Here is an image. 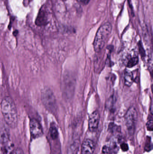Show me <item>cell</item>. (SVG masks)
Wrapping results in <instances>:
<instances>
[{
    "label": "cell",
    "mask_w": 153,
    "mask_h": 154,
    "mask_svg": "<svg viewBox=\"0 0 153 154\" xmlns=\"http://www.w3.org/2000/svg\"><path fill=\"white\" fill-rule=\"evenodd\" d=\"M137 117L138 115L135 108L134 106L129 108L125 116V123L130 135H133L134 133Z\"/></svg>",
    "instance_id": "277c9868"
},
{
    "label": "cell",
    "mask_w": 153,
    "mask_h": 154,
    "mask_svg": "<svg viewBox=\"0 0 153 154\" xmlns=\"http://www.w3.org/2000/svg\"><path fill=\"white\" fill-rule=\"evenodd\" d=\"M152 141H151V138L148 137L146 138L145 150L146 152H149L152 150Z\"/></svg>",
    "instance_id": "4fadbf2b"
},
{
    "label": "cell",
    "mask_w": 153,
    "mask_h": 154,
    "mask_svg": "<svg viewBox=\"0 0 153 154\" xmlns=\"http://www.w3.org/2000/svg\"><path fill=\"white\" fill-rule=\"evenodd\" d=\"M95 149L94 142L90 139L84 140L82 144V154H93Z\"/></svg>",
    "instance_id": "ba28073f"
},
{
    "label": "cell",
    "mask_w": 153,
    "mask_h": 154,
    "mask_svg": "<svg viewBox=\"0 0 153 154\" xmlns=\"http://www.w3.org/2000/svg\"><path fill=\"white\" fill-rule=\"evenodd\" d=\"M48 23L47 15L44 10H40L35 20V24L37 26L41 27L45 26Z\"/></svg>",
    "instance_id": "9c48e42d"
},
{
    "label": "cell",
    "mask_w": 153,
    "mask_h": 154,
    "mask_svg": "<svg viewBox=\"0 0 153 154\" xmlns=\"http://www.w3.org/2000/svg\"><path fill=\"white\" fill-rule=\"evenodd\" d=\"M18 34V30H15L14 31H13V35H14V36H16Z\"/></svg>",
    "instance_id": "ffe728a7"
},
{
    "label": "cell",
    "mask_w": 153,
    "mask_h": 154,
    "mask_svg": "<svg viewBox=\"0 0 153 154\" xmlns=\"http://www.w3.org/2000/svg\"><path fill=\"white\" fill-rule=\"evenodd\" d=\"M0 142L2 145V151L4 154H13L14 152V145L9 139L7 134L1 135Z\"/></svg>",
    "instance_id": "8992f818"
},
{
    "label": "cell",
    "mask_w": 153,
    "mask_h": 154,
    "mask_svg": "<svg viewBox=\"0 0 153 154\" xmlns=\"http://www.w3.org/2000/svg\"><path fill=\"white\" fill-rule=\"evenodd\" d=\"M139 61L138 56L136 54L134 55H129L125 59V65L128 68H132L138 64Z\"/></svg>",
    "instance_id": "30bf717a"
},
{
    "label": "cell",
    "mask_w": 153,
    "mask_h": 154,
    "mask_svg": "<svg viewBox=\"0 0 153 154\" xmlns=\"http://www.w3.org/2000/svg\"><path fill=\"white\" fill-rule=\"evenodd\" d=\"M30 132L33 139L41 137L43 134L42 127L39 122L35 119H31L29 123Z\"/></svg>",
    "instance_id": "5b68a950"
},
{
    "label": "cell",
    "mask_w": 153,
    "mask_h": 154,
    "mask_svg": "<svg viewBox=\"0 0 153 154\" xmlns=\"http://www.w3.org/2000/svg\"><path fill=\"white\" fill-rule=\"evenodd\" d=\"M100 115L99 111H94L89 117V128L91 132H94L98 129L99 123Z\"/></svg>",
    "instance_id": "52a82bcc"
},
{
    "label": "cell",
    "mask_w": 153,
    "mask_h": 154,
    "mask_svg": "<svg viewBox=\"0 0 153 154\" xmlns=\"http://www.w3.org/2000/svg\"><path fill=\"white\" fill-rule=\"evenodd\" d=\"M138 47H139V51H140L141 56L143 57H144L145 56V52L144 49L143 47L141 42L138 43Z\"/></svg>",
    "instance_id": "2e32d148"
},
{
    "label": "cell",
    "mask_w": 153,
    "mask_h": 154,
    "mask_svg": "<svg viewBox=\"0 0 153 154\" xmlns=\"http://www.w3.org/2000/svg\"><path fill=\"white\" fill-rule=\"evenodd\" d=\"M109 130L113 133L118 132L120 131V128L114 123H110L109 125Z\"/></svg>",
    "instance_id": "5bb4252c"
},
{
    "label": "cell",
    "mask_w": 153,
    "mask_h": 154,
    "mask_svg": "<svg viewBox=\"0 0 153 154\" xmlns=\"http://www.w3.org/2000/svg\"><path fill=\"white\" fill-rule=\"evenodd\" d=\"M41 100L45 107L52 113L55 112L57 108L56 100L52 91L45 88L41 91Z\"/></svg>",
    "instance_id": "3957f363"
},
{
    "label": "cell",
    "mask_w": 153,
    "mask_h": 154,
    "mask_svg": "<svg viewBox=\"0 0 153 154\" xmlns=\"http://www.w3.org/2000/svg\"><path fill=\"white\" fill-rule=\"evenodd\" d=\"M15 154H24L23 151L20 148H18L16 150L15 152Z\"/></svg>",
    "instance_id": "ac0fdd59"
},
{
    "label": "cell",
    "mask_w": 153,
    "mask_h": 154,
    "mask_svg": "<svg viewBox=\"0 0 153 154\" xmlns=\"http://www.w3.org/2000/svg\"><path fill=\"white\" fill-rule=\"evenodd\" d=\"M49 133L52 139L55 140L57 138L58 135V130L55 124H51L49 128Z\"/></svg>",
    "instance_id": "7c38bea8"
},
{
    "label": "cell",
    "mask_w": 153,
    "mask_h": 154,
    "mask_svg": "<svg viewBox=\"0 0 153 154\" xmlns=\"http://www.w3.org/2000/svg\"><path fill=\"white\" fill-rule=\"evenodd\" d=\"M121 150L124 152H127L128 150V146L126 143H123L120 145Z\"/></svg>",
    "instance_id": "e0dca14e"
},
{
    "label": "cell",
    "mask_w": 153,
    "mask_h": 154,
    "mask_svg": "<svg viewBox=\"0 0 153 154\" xmlns=\"http://www.w3.org/2000/svg\"><path fill=\"white\" fill-rule=\"evenodd\" d=\"M63 1H66V0H63Z\"/></svg>",
    "instance_id": "44dd1931"
},
{
    "label": "cell",
    "mask_w": 153,
    "mask_h": 154,
    "mask_svg": "<svg viewBox=\"0 0 153 154\" xmlns=\"http://www.w3.org/2000/svg\"><path fill=\"white\" fill-rule=\"evenodd\" d=\"M90 0H83L82 2H83V3L84 4L86 5L87 4L89 3V2H90Z\"/></svg>",
    "instance_id": "d6986e66"
},
{
    "label": "cell",
    "mask_w": 153,
    "mask_h": 154,
    "mask_svg": "<svg viewBox=\"0 0 153 154\" xmlns=\"http://www.w3.org/2000/svg\"><path fill=\"white\" fill-rule=\"evenodd\" d=\"M83 1V0H81V1Z\"/></svg>",
    "instance_id": "7402d4cb"
},
{
    "label": "cell",
    "mask_w": 153,
    "mask_h": 154,
    "mask_svg": "<svg viewBox=\"0 0 153 154\" xmlns=\"http://www.w3.org/2000/svg\"><path fill=\"white\" fill-rule=\"evenodd\" d=\"M146 128L148 131H152L153 129V122L152 113H151V115L150 117V119H148L147 123H146Z\"/></svg>",
    "instance_id": "9a60e30c"
},
{
    "label": "cell",
    "mask_w": 153,
    "mask_h": 154,
    "mask_svg": "<svg viewBox=\"0 0 153 154\" xmlns=\"http://www.w3.org/2000/svg\"><path fill=\"white\" fill-rule=\"evenodd\" d=\"M1 109L5 123L11 128H15L18 125V113L13 100L4 97L1 101Z\"/></svg>",
    "instance_id": "6da1fadb"
},
{
    "label": "cell",
    "mask_w": 153,
    "mask_h": 154,
    "mask_svg": "<svg viewBox=\"0 0 153 154\" xmlns=\"http://www.w3.org/2000/svg\"><path fill=\"white\" fill-rule=\"evenodd\" d=\"M134 82V77L133 73L131 71L126 70L124 74V82L125 84L127 87H130Z\"/></svg>",
    "instance_id": "8fae6325"
},
{
    "label": "cell",
    "mask_w": 153,
    "mask_h": 154,
    "mask_svg": "<svg viewBox=\"0 0 153 154\" xmlns=\"http://www.w3.org/2000/svg\"><path fill=\"white\" fill-rule=\"evenodd\" d=\"M112 30V26L107 22L100 26L95 36L93 42V48L96 52H100L105 46L106 42Z\"/></svg>",
    "instance_id": "7a4b0ae2"
}]
</instances>
